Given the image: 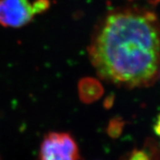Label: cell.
Listing matches in <instances>:
<instances>
[{
    "label": "cell",
    "instance_id": "cell-3",
    "mask_svg": "<svg viewBox=\"0 0 160 160\" xmlns=\"http://www.w3.org/2000/svg\"><path fill=\"white\" fill-rule=\"evenodd\" d=\"M37 160H81L77 141L68 132H49L43 138Z\"/></svg>",
    "mask_w": 160,
    "mask_h": 160
},
{
    "label": "cell",
    "instance_id": "cell-9",
    "mask_svg": "<svg viewBox=\"0 0 160 160\" xmlns=\"http://www.w3.org/2000/svg\"><path fill=\"white\" fill-rule=\"evenodd\" d=\"M158 77H160V71H159V74H158Z\"/></svg>",
    "mask_w": 160,
    "mask_h": 160
},
{
    "label": "cell",
    "instance_id": "cell-10",
    "mask_svg": "<svg viewBox=\"0 0 160 160\" xmlns=\"http://www.w3.org/2000/svg\"><path fill=\"white\" fill-rule=\"evenodd\" d=\"M0 160H2V158H1V156H0Z\"/></svg>",
    "mask_w": 160,
    "mask_h": 160
},
{
    "label": "cell",
    "instance_id": "cell-1",
    "mask_svg": "<svg viewBox=\"0 0 160 160\" xmlns=\"http://www.w3.org/2000/svg\"><path fill=\"white\" fill-rule=\"evenodd\" d=\"M100 79L119 87H150L160 71V20L138 7L118 8L95 25L88 46Z\"/></svg>",
    "mask_w": 160,
    "mask_h": 160
},
{
    "label": "cell",
    "instance_id": "cell-4",
    "mask_svg": "<svg viewBox=\"0 0 160 160\" xmlns=\"http://www.w3.org/2000/svg\"><path fill=\"white\" fill-rule=\"evenodd\" d=\"M104 89L99 81L93 77H84L78 83L80 100L85 104L93 103L103 95Z\"/></svg>",
    "mask_w": 160,
    "mask_h": 160
},
{
    "label": "cell",
    "instance_id": "cell-5",
    "mask_svg": "<svg viewBox=\"0 0 160 160\" xmlns=\"http://www.w3.org/2000/svg\"><path fill=\"white\" fill-rule=\"evenodd\" d=\"M124 127V121L121 118H115L110 121L108 127V133L111 138H116L120 136Z\"/></svg>",
    "mask_w": 160,
    "mask_h": 160
},
{
    "label": "cell",
    "instance_id": "cell-7",
    "mask_svg": "<svg viewBox=\"0 0 160 160\" xmlns=\"http://www.w3.org/2000/svg\"><path fill=\"white\" fill-rule=\"evenodd\" d=\"M106 102H105V107L106 108H110L112 104L113 103V97H108L107 99H106Z\"/></svg>",
    "mask_w": 160,
    "mask_h": 160
},
{
    "label": "cell",
    "instance_id": "cell-2",
    "mask_svg": "<svg viewBox=\"0 0 160 160\" xmlns=\"http://www.w3.org/2000/svg\"><path fill=\"white\" fill-rule=\"evenodd\" d=\"M51 5V0H0V26L22 28Z\"/></svg>",
    "mask_w": 160,
    "mask_h": 160
},
{
    "label": "cell",
    "instance_id": "cell-8",
    "mask_svg": "<svg viewBox=\"0 0 160 160\" xmlns=\"http://www.w3.org/2000/svg\"><path fill=\"white\" fill-rule=\"evenodd\" d=\"M130 1H133V0H130ZM149 3L152 4V5H154V4H158V2H160V0H145Z\"/></svg>",
    "mask_w": 160,
    "mask_h": 160
},
{
    "label": "cell",
    "instance_id": "cell-6",
    "mask_svg": "<svg viewBox=\"0 0 160 160\" xmlns=\"http://www.w3.org/2000/svg\"><path fill=\"white\" fill-rule=\"evenodd\" d=\"M154 131L157 136L160 138V115H158L157 117V120L154 125Z\"/></svg>",
    "mask_w": 160,
    "mask_h": 160
}]
</instances>
